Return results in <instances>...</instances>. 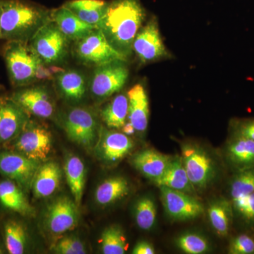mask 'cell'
Instances as JSON below:
<instances>
[{
  "label": "cell",
  "instance_id": "1",
  "mask_svg": "<svg viewBox=\"0 0 254 254\" xmlns=\"http://www.w3.org/2000/svg\"><path fill=\"white\" fill-rule=\"evenodd\" d=\"M145 19V9L140 0H112L98 28L114 49L128 60Z\"/></svg>",
  "mask_w": 254,
  "mask_h": 254
},
{
  "label": "cell",
  "instance_id": "2",
  "mask_svg": "<svg viewBox=\"0 0 254 254\" xmlns=\"http://www.w3.org/2000/svg\"><path fill=\"white\" fill-rule=\"evenodd\" d=\"M1 40L28 43L50 21L51 10L29 0H1Z\"/></svg>",
  "mask_w": 254,
  "mask_h": 254
},
{
  "label": "cell",
  "instance_id": "3",
  "mask_svg": "<svg viewBox=\"0 0 254 254\" xmlns=\"http://www.w3.org/2000/svg\"><path fill=\"white\" fill-rule=\"evenodd\" d=\"M2 54L12 86L23 88L37 81L36 70L42 60L28 43L6 41Z\"/></svg>",
  "mask_w": 254,
  "mask_h": 254
},
{
  "label": "cell",
  "instance_id": "4",
  "mask_svg": "<svg viewBox=\"0 0 254 254\" xmlns=\"http://www.w3.org/2000/svg\"><path fill=\"white\" fill-rule=\"evenodd\" d=\"M70 42L51 19L37 31L28 44L43 63L48 65H57L66 60L69 52Z\"/></svg>",
  "mask_w": 254,
  "mask_h": 254
},
{
  "label": "cell",
  "instance_id": "5",
  "mask_svg": "<svg viewBox=\"0 0 254 254\" xmlns=\"http://www.w3.org/2000/svg\"><path fill=\"white\" fill-rule=\"evenodd\" d=\"M129 71L125 60H115L95 66L88 88L94 99L103 100L121 91L126 84Z\"/></svg>",
  "mask_w": 254,
  "mask_h": 254
},
{
  "label": "cell",
  "instance_id": "6",
  "mask_svg": "<svg viewBox=\"0 0 254 254\" xmlns=\"http://www.w3.org/2000/svg\"><path fill=\"white\" fill-rule=\"evenodd\" d=\"M63 127L68 138L86 149L96 144L100 128L98 119L91 110L74 107L64 115Z\"/></svg>",
  "mask_w": 254,
  "mask_h": 254
},
{
  "label": "cell",
  "instance_id": "7",
  "mask_svg": "<svg viewBox=\"0 0 254 254\" xmlns=\"http://www.w3.org/2000/svg\"><path fill=\"white\" fill-rule=\"evenodd\" d=\"M73 55L80 63L87 66H99L118 60L127 61L123 55L114 49L98 28L75 42Z\"/></svg>",
  "mask_w": 254,
  "mask_h": 254
},
{
  "label": "cell",
  "instance_id": "8",
  "mask_svg": "<svg viewBox=\"0 0 254 254\" xmlns=\"http://www.w3.org/2000/svg\"><path fill=\"white\" fill-rule=\"evenodd\" d=\"M15 151L38 161L49 156L53 146V136L47 127L30 120L21 133L13 141Z\"/></svg>",
  "mask_w": 254,
  "mask_h": 254
},
{
  "label": "cell",
  "instance_id": "9",
  "mask_svg": "<svg viewBox=\"0 0 254 254\" xmlns=\"http://www.w3.org/2000/svg\"><path fill=\"white\" fill-rule=\"evenodd\" d=\"M181 158L193 187L205 188L215 178L216 172L213 159L198 145L189 143L182 145Z\"/></svg>",
  "mask_w": 254,
  "mask_h": 254
},
{
  "label": "cell",
  "instance_id": "10",
  "mask_svg": "<svg viewBox=\"0 0 254 254\" xmlns=\"http://www.w3.org/2000/svg\"><path fill=\"white\" fill-rule=\"evenodd\" d=\"M133 53L143 64L170 58V55L162 39L158 19L155 16L150 18L138 31L133 41Z\"/></svg>",
  "mask_w": 254,
  "mask_h": 254
},
{
  "label": "cell",
  "instance_id": "11",
  "mask_svg": "<svg viewBox=\"0 0 254 254\" xmlns=\"http://www.w3.org/2000/svg\"><path fill=\"white\" fill-rule=\"evenodd\" d=\"M41 162L16 151L0 153V173L17 184L23 190H31Z\"/></svg>",
  "mask_w": 254,
  "mask_h": 254
},
{
  "label": "cell",
  "instance_id": "12",
  "mask_svg": "<svg viewBox=\"0 0 254 254\" xmlns=\"http://www.w3.org/2000/svg\"><path fill=\"white\" fill-rule=\"evenodd\" d=\"M79 218L78 205L74 200L64 195L48 205L44 223L48 231L54 235H61L77 226Z\"/></svg>",
  "mask_w": 254,
  "mask_h": 254
},
{
  "label": "cell",
  "instance_id": "13",
  "mask_svg": "<svg viewBox=\"0 0 254 254\" xmlns=\"http://www.w3.org/2000/svg\"><path fill=\"white\" fill-rule=\"evenodd\" d=\"M160 190L162 203L170 218L179 221L193 220L204 212L203 204L190 193L165 187Z\"/></svg>",
  "mask_w": 254,
  "mask_h": 254
},
{
  "label": "cell",
  "instance_id": "14",
  "mask_svg": "<svg viewBox=\"0 0 254 254\" xmlns=\"http://www.w3.org/2000/svg\"><path fill=\"white\" fill-rule=\"evenodd\" d=\"M11 98L30 115L48 119L55 113L54 100L48 88L44 86L23 87L15 91Z\"/></svg>",
  "mask_w": 254,
  "mask_h": 254
},
{
  "label": "cell",
  "instance_id": "15",
  "mask_svg": "<svg viewBox=\"0 0 254 254\" xmlns=\"http://www.w3.org/2000/svg\"><path fill=\"white\" fill-rule=\"evenodd\" d=\"M30 115L10 97H0V143H9L30 121Z\"/></svg>",
  "mask_w": 254,
  "mask_h": 254
},
{
  "label": "cell",
  "instance_id": "16",
  "mask_svg": "<svg viewBox=\"0 0 254 254\" xmlns=\"http://www.w3.org/2000/svg\"><path fill=\"white\" fill-rule=\"evenodd\" d=\"M133 142L129 136L115 129L100 128L95 145L96 154L106 163H118L131 151Z\"/></svg>",
  "mask_w": 254,
  "mask_h": 254
},
{
  "label": "cell",
  "instance_id": "17",
  "mask_svg": "<svg viewBox=\"0 0 254 254\" xmlns=\"http://www.w3.org/2000/svg\"><path fill=\"white\" fill-rule=\"evenodd\" d=\"M55 83L60 96L73 104H77L86 96L88 81L81 71L64 70L55 76Z\"/></svg>",
  "mask_w": 254,
  "mask_h": 254
},
{
  "label": "cell",
  "instance_id": "18",
  "mask_svg": "<svg viewBox=\"0 0 254 254\" xmlns=\"http://www.w3.org/2000/svg\"><path fill=\"white\" fill-rule=\"evenodd\" d=\"M128 99V122L139 133L146 131L149 121V100L144 86L137 83L127 92Z\"/></svg>",
  "mask_w": 254,
  "mask_h": 254
},
{
  "label": "cell",
  "instance_id": "19",
  "mask_svg": "<svg viewBox=\"0 0 254 254\" xmlns=\"http://www.w3.org/2000/svg\"><path fill=\"white\" fill-rule=\"evenodd\" d=\"M225 157L236 173L254 168V141L245 137L232 134L225 148Z\"/></svg>",
  "mask_w": 254,
  "mask_h": 254
},
{
  "label": "cell",
  "instance_id": "20",
  "mask_svg": "<svg viewBox=\"0 0 254 254\" xmlns=\"http://www.w3.org/2000/svg\"><path fill=\"white\" fill-rule=\"evenodd\" d=\"M51 18L60 31L71 41H79L97 28L96 26L82 21L76 15L64 6L51 10Z\"/></svg>",
  "mask_w": 254,
  "mask_h": 254
},
{
  "label": "cell",
  "instance_id": "21",
  "mask_svg": "<svg viewBox=\"0 0 254 254\" xmlns=\"http://www.w3.org/2000/svg\"><path fill=\"white\" fill-rule=\"evenodd\" d=\"M172 158L153 149L142 150L131 159L135 169L152 181L158 180L165 173Z\"/></svg>",
  "mask_w": 254,
  "mask_h": 254
},
{
  "label": "cell",
  "instance_id": "22",
  "mask_svg": "<svg viewBox=\"0 0 254 254\" xmlns=\"http://www.w3.org/2000/svg\"><path fill=\"white\" fill-rule=\"evenodd\" d=\"M63 177L59 164L49 161L41 165L35 175L31 189L36 198L50 196L58 190Z\"/></svg>",
  "mask_w": 254,
  "mask_h": 254
},
{
  "label": "cell",
  "instance_id": "23",
  "mask_svg": "<svg viewBox=\"0 0 254 254\" xmlns=\"http://www.w3.org/2000/svg\"><path fill=\"white\" fill-rule=\"evenodd\" d=\"M0 203L5 208L24 216H31L35 213L24 190L10 180L0 182Z\"/></svg>",
  "mask_w": 254,
  "mask_h": 254
},
{
  "label": "cell",
  "instance_id": "24",
  "mask_svg": "<svg viewBox=\"0 0 254 254\" xmlns=\"http://www.w3.org/2000/svg\"><path fill=\"white\" fill-rule=\"evenodd\" d=\"M153 183L159 187H168L187 193L194 192L195 187L189 179L181 157L172 159L165 173Z\"/></svg>",
  "mask_w": 254,
  "mask_h": 254
},
{
  "label": "cell",
  "instance_id": "25",
  "mask_svg": "<svg viewBox=\"0 0 254 254\" xmlns=\"http://www.w3.org/2000/svg\"><path fill=\"white\" fill-rule=\"evenodd\" d=\"M108 4V1L105 0H70L63 6L85 23L98 28Z\"/></svg>",
  "mask_w": 254,
  "mask_h": 254
},
{
  "label": "cell",
  "instance_id": "26",
  "mask_svg": "<svg viewBox=\"0 0 254 254\" xmlns=\"http://www.w3.org/2000/svg\"><path fill=\"white\" fill-rule=\"evenodd\" d=\"M130 190L129 183L125 177L116 176L106 179L98 187L95 199L100 205L113 204L123 199Z\"/></svg>",
  "mask_w": 254,
  "mask_h": 254
},
{
  "label": "cell",
  "instance_id": "27",
  "mask_svg": "<svg viewBox=\"0 0 254 254\" xmlns=\"http://www.w3.org/2000/svg\"><path fill=\"white\" fill-rule=\"evenodd\" d=\"M208 220L210 225L220 236L225 237L229 234L234 216L231 200L218 198L208 205Z\"/></svg>",
  "mask_w": 254,
  "mask_h": 254
},
{
  "label": "cell",
  "instance_id": "28",
  "mask_svg": "<svg viewBox=\"0 0 254 254\" xmlns=\"http://www.w3.org/2000/svg\"><path fill=\"white\" fill-rule=\"evenodd\" d=\"M128 99L127 94L115 95L103 110L100 115L105 125L110 129H121L128 119Z\"/></svg>",
  "mask_w": 254,
  "mask_h": 254
},
{
  "label": "cell",
  "instance_id": "29",
  "mask_svg": "<svg viewBox=\"0 0 254 254\" xmlns=\"http://www.w3.org/2000/svg\"><path fill=\"white\" fill-rule=\"evenodd\" d=\"M64 170L73 200L79 206L86 180L84 164L78 157L71 155L66 159Z\"/></svg>",
  "mask_w": 254,
  "mask_h": 254
},
{
  "label": "cell",
  "instance_id": "30",
  "mask_svg": "<svg viewBox=\"0 0 254 254\" xmlns=\"http://www.w3.org/2000/svg\"><path fill=\"white\" fill-rule=\"evenodd\" d=\"M5 245L10 254H22L27 246L26 229L20 222L9 220L4 225Z\"/></svg>",
  "mask_w": 254,
  "mask_h": 254
},
{
  "label": "cell",
  "instance_id": "31",
  "mask_svg": "<svg viewBox=\"0 0 254 254\" xmlns=\"http://www.w3.org/2000/svg\"><path fill=\"white\" fill-rule=\"evenodd\" d=\"M100 243L104 254H124L128 248L123 229L116 225L105 229L102 233Z\"/></svg>",
  "mask_w": 254,
  "mask_h": 254
},
{
  "label": "cell",
  "instance_id": "32",
  "mask_svg": "<svg viewBox=\"0 0 254 254\" xmlns=\"http://www.w3.org/2000/svg\"><path fill=\"white\" fill-rule=\"evenodd\" d=\"M134 216L140 229L151 230L156 221L157 210L154 200L148 196L140 198L135 205Z\"/></svg>",
  "mask_w": 254,
  "mask_h": 254
},
{
  "label": "cell",
  "instance_id": "33",
  "mask_svg": "<svg viewBox=\"0 0 254 254\" xmlns=\"http://www.w3.org/2000/svg\"><path fill=\"white\" fill-rule=\"evenodd\" d=\"M254 192V168L237 172L230 185L231 200L239 199Z\"/></svg>",
  "mask_w": 254,
  "mask_h": 254
},
{
  "label": "cell",
  "instance_id": "34",
  "mask_svg": "<svg viewBox=\"0 0 254 254\" xmlns=\"http://www.w3.org/2000/svg\"><path fill=\"white\" fill-rule=\"evenodd\" d=\"M176 245L182 252L187 254H205L210 248L206 239L195 233H186L179 237Z\"/></svg>",
  "mask_w": 254,
  "mask_h": 254
},
{
  "label": "cell",
  "instance_id": "35",
  "mask_svg": "<svg viewBox=\"0 0 254 254\" xmlns=\"http://www.w3.org/2000/svg\"><path fill=\"white\" fill-rule=\"evenodd\" d=\"M231 201L234 213L248 225H254V192Z\"/></svg>",
  "mask_w": 254,
  "mask_h": 254
},
{
  "label": "cell",
  "instance_id": "36",
  "mask_svg": "<svg viewBox=\"0 0 254 254\" xmlns=\"http://www.w3.org/2000/svg\"><path fill=\"white\" fill-rule=\"evenodd\" d=\"M53 252L59 254H86L83 242L76 236H66L60 239L53 247Z\"/></svg>",
  "mask_w": 254,
  "mask_h": 254
},
{
  "label": "cell",
  "instance_id": "37",
  "mask_svg": "<svg viewBox=\"0 0 254 254\" xmlns=\"http://www.w3.org/2000/svg\"><path fill=\"white\" fill-rule=\"evenodd\" d=\"M230 254H254V240L247 235H241L232 239L229 246Z\"/></svg>",
  "mask_w": 254,
  "mask_h": 254
},
{
  "label": "cell",
  "instance_id": "38",
  "mask_svg": "<svg viewBox=\"0 0 254 254\" xmlns=\"http://www.w3.org/2000/svg\"><path fill=\"white\" fill-rule=\"evenodd\" d=\"M232 134L245 137L254 141V119L234 120Z\"/></svg>",
  "mask_w": 254,
  "mask_h": 254
},
{
  "label": "cell",
  "instance_id": "39",
  "mask_svg": "<svg viewBox=\"0 0 254 254\" xmlns=\"http://www.w3.org/2000/svg\"><path fill=\"white\" fill-rule=\"evenodd\" d=\"M155 253V251L153 246L149 242H145V241L138 242L132 251V254H154Z\"/></svg>",
  "mask_w": 254,
  "mask_h": 254
},
{
  "label": "cell",
  "instance_id": "40",
  "mask_svg": "<svg viewBox=\"0 0 254 254\" xmlns=\"http://www.w3.org/2000/svg\"><path fill=\"white\" fill-rule=\"evenodd\" d=\"M122 129H123V133H125L127 136H131V135H133V133H135V131H136L133 125H132L129 122L127 121Z\"/></svg>",
  "mask_w": 254,
  "mask_h": 254
},
{
  "label": "cell",
  "instance_id": "41",
  "mask_svg": "<svg viewBox=\"0 0 254 254\" xmlns=\"http://www.w3.org/2000/svg\"><path fill=\"white\" fill-rule=\"evenodd\" d=\"M1 0H0V40H1Z\"/></svg>",
  "mask_w": 254,
  "mask_h": 254
}]
</instances>
